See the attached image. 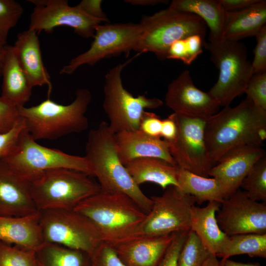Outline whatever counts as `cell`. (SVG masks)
Here are the masks:
<instances>
[{
	"label": "cell",
	"instance_id": "20",
	"mask_svg": "<svg viewBox=\"0 0 266 266\" xmlns=\"http://www.w3.org/2000/svg\"><path fill=\"white\" fill-rule=\"evenodd\" d=\"M174 233L135 236L113 247L127 266H157L170 245Z\"/></svg>",
	"mask_w": 266,
	"mask_h": 266
},
{
	"label": "cell",
	"instance_id": "38",
	"mask_svg": "<svg viewBox=\"0 0 266 266\" xmlns=\"http://www.w3.org/2000/svg\"><path fill=\"white\" fill-rule=\"evenodd\" d=\"M25 126L20 117L15 126L8 132L0 133V160L10 154L15 148Z\"/></svg>",
	"mask_w": 266,
	"mask_h": 266
},
{
	"label": "cell",
	"instance_id": "30",
	"mask_svg": "<svg viewBox=\"0 0 266 266\" xmlns=\"http://www.w3.org/2000/svg\"><path fill=\"white\" fill-rule=\"evenodd\" d=\"M247 254L250 257L266 258V233H244L229 236L227 244L217 257Z\"/></svg>",
	"mask_w": 266,
	"mask_h": 266
},
{
	"label": "cell",
	"instance_id": "18",
	"mask_svg": "<svg viewBox=\"0 0 266 266\" xmlns=\"http://www.w3.org/2000/svg\"><path fill=\"white\" fill-rule=\"evenodd\" d=\"M37 211L31 182L0 160V216L22 217Z\"/></svg>",
	"mask_w": 266,
	"mask_h": 266
},
{
	"label": "cell",
	"instance_id": "39",
	"mask_svg": "<svg viewBox=\"0 0 266 266\" xmlns=\"http://www.w3.org/2000/svg\"><path fill=\"white\" fill-rule=\"evenodd\" d=\"M20 118L18 107L0 97V133L10 131Z\"/></svg>",
	"mask_w": 266,
	"mask_h": 266
},
{
	"label": "cell",
	"instance_id": "12",
	"mask_svg": "<svg viewBox=\"0 0 266 266\" xmlns=\"http://www.w3.org/2000/svg\"><path fill=\"white\" fill-rule=\"evenodd\" d=\"M177 127L175 138L169 143L170 154L178 167L207 177L214 166L204 141L205 119L173 113L168 116Z\"/></svg>",
	"mask_w": 266,
	"mask_h": 266
},
{
	"label": "cell",
	"instance_id": "15",
	"mask_svg": "<svg viewBox=\"0 0 266 266\" xmlns=\"http://www.w3.org/2000/svg\"><path fill=\"white\" fill-rule=\"evenodd\" d=\"M216 218L228 236L266 233V202L253 200L239 189L221 203Z\"/></svg>",
	"mask_w": 266,
	"mask_h": 266
},
{
	"label": "cell",
	"instance_id": "43",
	"mask_svg": "<svg viewBox=\"0 0 266 266\" xmlns=\"http://www.w3.org/2000/svg\"><path fill=\"white\" fill-rule=\"evenodd\" d=\"M101 0H82L77 6L87 15L103 22H109V19L101 8Z\"/></svg>",
	"mask_w": 266,
	"mask_h": 266
},
{
	"label": "cell",
	"instance_id": "7",
	"mask_svg": "<svg viewBox=\"0 0 266 266\" xmlns=\"http://www.w3.org/2000/svg\"><path fill=\"white\" fill-rule=\"evenodd\" d=\"M203 47L219 71L217 82L208 93L220 106H229L244 93L253 74L247 49L239 41L226 39L216 43L205 42Z\"/></svg>",
	"mask_w": 266,
	"mask_h": 266
},
{
	"label": "cell",
	"instance_id": "45",
	"mask_svg": "<svg viewBox=\"0 0 266 266\" xmlns=\"http://www.w3.org/2000/svg\"><path fill=\"white\" fill-rule=\"evenodd\" d=\"M177 133V127L174 121L169 116L162 120L161 137L170 142L174 139Z\"/></svg>",
	"mask_w": 266,
	"mask_h": 266
},
{
	"label": "cell",
	"instance_id": "37",
	"mask_svg": "<svg viewBox=\"0 0 266 266\" xmlns=\"http://www.w3.org/2000/svg\"><path fill=\"white\" fill-rule=\"evenodd\" d=\"M91 266H127L111 245L102 242L91 255Z\"/></svg>",
	"mask_w": 266,
	"mask_h": 266
},
{
	"label": "cell",
	"instance_id": "21",
	"mask_svg": "<svg viewBox=\"0 0 266 266\" xmlns=\"http://www.w3.org/2000/svg\"><path fill=\"white\" fill-rule=\"evenodd\" d=\"M37 33L28 29L19 33L13 45L19 62L33 87H48L52 89L50 75L43 63Z\"/></svg>",
	"mask_w": 266,
	"mask_h": 266
},
{
	"label": "cell",
	"instance_id": "22",
	"mask_svg": "<svg viewBox=\"0 0 266 266\" xmlns=\"http://www.w3.org/2000/svg\"><path fill=\"white\" fill-rule=\"evenodd\" d=\"M220 205L216 201H209L203 207L193 206L190 211V230L207 251L216 256L225 247L229 237L221 230L216 220Z\"/></svg>",
	"mask_w": 266,
	"mask_h": 266
},
{
	"label": "cell",
	"instance_id": "31",
	"mask_svg": "<svg viewBox=\"0 0 266 266\" xmlns=\"http://www.w3.org/2000/svg\"><path fill=\"white\" fill-rule=\"evenodd\" d=\"M205 42L204 38L199 34L176 40L169 47L166 59L178 60L190 65L202 53Z\"/></svg>",
	"mask_w": 266,
	"mask_h": 266
},
{
	"label": "cell",
	"instance_id": "13",
	"mask_svg": "<svg viewBox=\"0 0 266 266\" xmlns=\"http://www.w3.org/2000/svg\"><path fill=\"white\" fill-rule=\"evenodd\" d=\"M142 32L140 23L98 25L89 49L72 59L60 73L71 74L83 65L94 66L103 59L122 53L129 55L134 50Z\"/></svg>",
	"mask_w": 266,
	"mask_h": 266
},
{
	"label": "cell",
	"instance_id": "28",
	"mask_svg": "<svg viewBox=\"0 0 266 266\" xmlns=\"http://www.w3.org/2000/svg\"><path fill=\"white\" fill-rule=\"evenodd\" d=\"M177 178L178 188L193 196L198 204L205 201L221 203L228 198L224 186L215 178L199 176L179 167Z\"/></svg>",
	"mask_w": 266,
	"mask_h": 266
},
{
	"label": "cell",
	"instance_id": "11",
	"mask_svg": "<svg viewBox=\"0 0 266 266\" xmlns=\"http://www.w3.org/2000/svg\"><path fill=\"white\" fill-rule=\"evenodd\" d=\"M164 190L162 195L150 198L152 208L134 237L190 230V211L196 203L195 199L175 186H168Z\"/></svg>",
	"mask_w": 266,
	"mask_h": 266
},
{
	"label": "cell",
	"instance_id": "23",
	"mask_svg": "<svg viewBox=\"0 0 266 266\" xmlns=\"http://www.w3.org/2000/svg\"><path fill=\"white\" fill-rule=\"evenodd\" d=\"M0 241L36 251L44 242L39 211L22 217L0 216Z\"/></svg>",
	"mask_w": 266,
	"mask_h": 266
},
{
	"label": "cell",
	"instance_id": "47",
	"mask_svg": "<svg viewBox=\"0 0 266 266\" xmlns=\"http://www.w3.org/2000/svg\"><path fill=\"white\" fill-rule=\"evenodd\" d=\"M221 266H260L259 265L253 263H244L233 261L229 259H222L220 261Z\"/></svg>",
	"mask_w": 266,
	"mask_h": 266
},
{
	"label": "cell",
	"instance_id": "1",
	"mask_svg": "<svg viewBox=\"0 0 266 266\" xmlns=\"http://www.w3.org/2000/svg\"><path fill=\"white\" fill-rule=\"evenodd\" d=\"M204 141L214 163L232 149L262 146L266 138V110L246 98L237 106L224 107L206 120Z\"/></svg>",
	"mask_w": 266,
	"mask_h": 266
},
{
	"label": "cell",
	"instance_id": "41",
	"mask_svg": "<svg viewBox=\"0 0 266 266\" xmlns=\"http://www.w3.org/2000/svg\"><path fill=\"white\" fill-rule=\"evenodd\" d=\"M189 231L174 233L170 245L157 266H177L179 254Z\"/></svg>",
	"mask_w": 266,
	"mask_h": 266
},
{
	"label": "cell",
	"instance_id": "29",
	"mask_svg": "<svg viewBox=\"0 0 266 266\" xmlns=\"http://www.w3.org/2000/svg\"><path fill=\"white\" fill-rule=\"evenodd\" d=\"M35 252L39 266H91L89 254L60 244L44 242Z\"/></svg>",
	"mask_w": 266,
	"mask_h": 266
},
{
	"label": "cell",
	"instance_id": "5",
	"mask_svg": "<svg viewBox=\"0 0 266 266\" xmlns=\"http://www.w3.org/2000/svg\"><path fill=\"white\" fill-rule=\"evenodd\" d=\"M89 174L69 168L46 170L31 182L32 198L38 211L73 209L101 190Z\"/></svg>",
	"mask_w": 266,
	"mask_h": 266
},
{
	"label": "cell",
	"instance_id": "46",
	"mask_svg": "<svg viewBox=\"0 0 266 266\" xmlns=\"http://www.w3.org/2000/svg\"><path fill=\"white\" fill-rule=\"evenodd\" d=\"M126 3L138 6H154L161 3H166V0H126Z\"/></svg>",
	"mask_w": 266,
	"mask_h": 266
},
{
	"label": "cell",
	"instance_id": "14",
	"mask_svg": "<svg viewBox=\"0 0 266 266\" xmlns=\"http://www.w3.org/2000/svg\"><path fill=\"white\" fill-rule=\"evenodd\" d=\"M35 5L31 14L29 29L51 33L55 28L67 26L83 38H93L95 27L102 20L92 17L77 5L71 6L66 0H30Z\"/></svg>",
	"mask_w": 266,
	"mask_h": 266
},
{
	"label": "cell",
	"instance_id": "34",
	"mask_svg": "<svg viewBox=\"0 0 266 266\" xmlns=\"http://www.w3.org/2000/svg\"><path fill=\"white\" fill-rule=\"evenodd\" d=\"M0 266H39L33 250L0 241Z\"/></svg>",
	"mask_w": 266,
	"mask_h": 266
},
{
	"label": "cell",
	"instance_id": "10",
	"mask_svg": "<svg viewBox=\"0 0 266 266\" xmlns=\"http://www.w3.org/2000/svg\"><path fill=\"white\" fill-rule=\"evenodd\" d=\"M38 211L44 242L81 250L90 256L102 242L100 234L92 221L74 209Z\"/></svg>",
	"mask_w": 266,
	"mask_h": 266
},
{
	"label": "cell",
	"instance_id": "17",
	"mask_svg": "<svg viewBox=\"0 0 266 266\" xmlns=\"http://www.w3.org/2000/svg\"><path fill=\"white\" fill-rule=\"evenodd\" d=\"M266 156L262 146L244 145L228 152L208 172V176L218 180L224 186L228 198L238 190L252 166Z\"/></svg>",
	"mask_w": 266,
	"mask_h": 266
},
{
	"label": "cell",
	"instance_id": "27",
	"mask_svg": "<svg viewBox=\"0 0 266 266\" xmlns=\"http://www.w3.org/2000/svg\"><path fill=\"white\" fill-rule=\"evenodd\" d=\"M266 26V1L259 0L243 10L226 13L224 39L238 41L255 36Z\"/></svg>",
	"mask_w": 266,
	"mask_h": 266
},
{
	"label": "cell",
	"instance_id": "40",
	"mask_svg": "<svg viewBox=\"0 0 266 266\" xmlns=\"http://www.w3.org/2000/svg\"><path fill=\"white\" fill-rule=\"evenodd\" d=\"M257 43L251 62L253 74L266 72V26L255 36Z\"/></svg>",
	"mask_w": 266,
	"mask_h": 266
},
{
	"label": "cell",
	"instance_id": "4",
	"mask_svg": "<svg viewBox=\"0 0 266 266\" xmlns=\"http://www.w3.org/2000/svg\"><path fill=\"white\" fill-rule=\"evenodd\" d=\"M91 99L89 90L79 89L74 100L68 104L57 103L48 97L35 106L18 107V113L26 130L35 140H55L88 128L85 114Z\"/></svg>",
	"mask_w": 266,
	"mask_h": 266
},
{
	"label": "cell",
	"instance_id": "49",
	"mask_svg": "<svg viewBox=\"0 0 266 266\" xmlns=\"http://www.w3.org/2000/svg\"><path fill=\"white\" fill-rule=\"evenodd\" d=\"M7 44L0 40V77H1L3 63L5 54V46Z\"/></svg>",
	"mask_w": 266,
	"mask_h": 266
},
{
	"label": "cell",
	"instance_id": "6",
	"mask_svg": "<svg viewBox=\"0 0 266 266\" xmlns=\"http://www.w3.org/2000/svg\"><path fill=\"white\" fill-rule=\"evenodd\" d=\"M140 23L143 32L133 50L153 53L161 60L166 59L168 48L175 41L193 34L205 38L207 27L197 15L168 7L145 16Z\"/></svg>",
	"mask_w": 266,
	"mask_h": 266
},
{
	"label": "cell",
	"instance_id": "36",
	"mask_svg": "<svg viewBox=\"0 0 266 266\" xmlns=\"http://www.w3.org/2000/svg\"><path fill=\"white\" fill-rule=\"evenodd\" d=\"M244 93L256 106L266 110V72L253 74Z\"/></svg>",
	"mask_w": 266,
	"mask_h": 266
},
{
	"label": "cell",
	"instance_id": "26",
	"mask_svg": "<svg viewBox=\"0 0 266 266\" xmlns=\"http://www.w3.org/2000/svg\"><path fill=\"white\" fill-rule=\"evenodd\" d=\"M168 8L200 17L209 28V42L216 43L224 39L227 12L219 0H173Z\"/></svg>",
	"mask_w": 266,
	"mask_h": 266
},
{
	"label": "cell",
	"instance_id": "3",
	"mask_svg": "<svg viewBox=\"0 0 266 266\" xmlns=\"http://www.w3.org/2000/svg\"><path fill=\"white\" fill-rule=\"evenodd\" d=\"M74 209L89 219L102 242L112 247L133 237L147 214L128 196L101 190Z\"/></svg>",
	"mask_w": 266,
	"mask_h": 266
},
{
	"label": "cell",
	"instance_id": "44",
	"mask_svg": "<svg viewBox=\"0 0 266 266\" xmlns=\"http://www.w3.org/2000/svg\"><path fill=\"white\" fill-rule=\"evenodd\" d=\"M259 0H219L225 11L233 12L239 11L258 2Z\"/></svg>",
	"mask_w": 266,
	"mask_h": 266
},
{
	"label": "cell",
	"instance_id": "19",
	"mask_svg": "<svg viewBox=\"0 0 266 266\" xmlns=\"http://www.w3.org/2000/svg\"><path fill=\"white\" fill-rule=\"evenodd\" d=\"M115 141L123 164L135 159L155 158L177 166L170 154L168 142L161 137L149 136L138 129L115 133Z\"/></svg>",
	"mask_w": 266,
	"mask_h": 266
},
{
	"label": "cell",
	"instance_id": "2",
	"mask_svg": "<svg viewBox=\"0 0 266 266\" xmlns=\"http://www.w3.org/2000/svg\"><path fill=\"white\" fill-rule=\"evenodd\" d=\"M85 157L92 175L97 177L101 190L124 194L132 199L147 214L153 200L133 180L120 160L116 149L115 133L108 123L101 122L89 133Z\"/></svg>",
	"mask_w": 266,
	"mask_h": 266
},
{
	"label": "cell",
	"instance_id": "35",
	"mask_svg": "<svg viewBox=\"0 0 266 266\" xmlns=\"http://www.w3.org/2000/svg\"><path fill=\"white\" fill-rule=\"evenodd\" d=\"M22 6L14 0H0V40L6 43L9 31L23 13Z\"/></svg>",
	"mask_w": 266,
	"mask_h": 266
},
{
	"label": "cell",
	"instance_id": "33",
	"mask_svg": "<svg viewBox=\"0 0 266 266\" xmlns=\"http://www.w3.org/2000/svg\"><path fill=\"white\" fill-rule=\"evenodd\" d=\"M210 254L190 230L180 251L177 266H202Z\"/></svg>",
	"mask_w": 266,
	"mask_h": 266
},
{
	"label": "cell",
	"instance_id": "48",
	"mask_svg": "<svg viewBox=\"0 0 266 266\" xmlns=\"http://www.w3.org/2000/svg\"><path fill=\"white\" fill-rule=\"evenodd\" d=\"M202 266H221L220 261L217 259L216 256L210 254Z\"/></svg>",
	"mask_w": 266,
	"mask_h": 266
},
{
	"label": "cell",
	"instance_id": "32",
	"mask_svg": "<svg viewBox=\"0 0 266 266\" xmlns=\"http://www.w3.org/2000/svg\"><path fill=\"white\" fill-rule=\"evenodd\" d=\"M253 200L266 202V157L252 166L240 187Z\"/></svg>",
	"mask_w": 266,
	"mask_h": 266
},
{
	"label": "cell",
	"instance_id": "24",
	"mask_svg": "<svg viewBox=\"0 0 266 266\" xmlns=\"http://www.w3.org/2000/svg\"><path fill=\"white\" fill-rule=\"evenodd\" d=\"M1 77L0 97L18 107L30 99L33 86L22 68L14 47L6 44Z\"/></svg>",
	"mask_w": 266,
	"mask_h": 266
},
{
	"label": "cell",
	"instance_id": "25",
	"mask_svg": "<svg viewBox=\"0 0 266 266\" xmlns=\"http://www.w3.org/2000/svg\"><path fill=\"white\" fill-rule=\"evenodd\" d=\"M126 170L138 186L151 182L164 190L173 186L179 187L177 182L178 167L155 158H141L132 160L124 164Z\"/></svg>",
	"mask_w": 266,
	"mask_h": 266
},
{
	"label": "cell",
	"instance_id": "42",
	"mask_svg": "<svg viewBox=\"0 0 266 266\" xmlns=\"http://www.w3.org/2000/svg\"><path fill=\"white\" fill-rule=\"evenodd\" d=\"M162 120L156 114L145 111L140 122L139 130L149 136L161 137Z\"/></svg>",
	"mask_w": 266,
	"mask_h": 266
},
{
	"label": "cell",
	"instance_id": "9",
	"mask_svg": "<svg viewBox=\"0 0 266 266\" xmlns=\"http://www.w3.org/2000/svg\"><path fill=\"white\" fill-rule=\"evenodd\" d=\"M128 63L116 65L104 77L103 108L114 133L139 129L145 109H156L163 104L157 98H149L144 95L134 97L124 87L121 74Z\"/></svg>",
	"mask_w": 266,
	"mask_h": 266
},
{
	"label": "cell",
	"instance_id": "8",
	"mask_svg": "<svg viewBox=\"0 0 266 266\" xmlns=\"http://www.w3.org/2000/svg\"><path fill=\"white\" fill-rule=\"evenodd\" d=\"M0 160L30 182L44 171L56 168L74 169L92 176L85 156L72 155L58 149L42 146L32 137L26 128L14 150Z\"/></svg>",
	"mask_w": 266,
	"mask_h": 266
},
{
	"label": "cell",
	"instance_id": "16",
	"mask_svg": "<svg viewBox=\"0 0 266 266\" xmlns=\"http://www.w3.org/2000/svg\"><path fill=\"white\" fill-rule=\"evenodd\" d=\"M165 100L173 113L205 119L218 112L220 107L208 92L195 86L188 70L182 72L168 85Z\"/></svg>",
	"mask_w": 266,
	"mask_h": 266
}]
</instances>
